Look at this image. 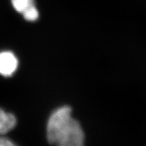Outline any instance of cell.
Returning a JSON list of instances; mask_svg holds the SVG:
<instances>
[{
	"label": "cell",
	"instance_id": "obj_3",
	"mask_svg": "<svg viewBox=\"0 0 146 146\" xmlns=\"http://www.w3.org/2000/svg\"><path fill=\"white\" fill-rule=\"evenodd\" d=\"M16 125V118L14 115L0 109V135H4L10 132Z\"/></svg>",
	"mask_w": 146,
	"mask_h": 146
},
{
	"label": "cell",
	"instance_id": "obj_1",
	"mask_svg": "<svg viewBox=\"0 0 146 146\" xmlns=\"http://www.w3.org/2000/svg\"><path fill=\"white\" fill-rule=\"evenodd\" d=\"M71 114L70 108L65 106L58 108L51 115L47 125V138L49 143L60 146L83 145V131Z\"/></svg>",
	"mask_w": 146,
	"mask_h": 146
},
{
	"label": "cell",
	"instance_id": "obj_5",
	"mask_svg": "<svg viewBox=\"0 0 146 146\" xmlns=\"http://www.w3.org/2000/svg\"><path fill=\"white\" fill-rule=\"evenodd\" d=\"M22 14L25 19L28 21H35L39 17V12L36 8L35 4L29 7Z\"/></svg>",
	"mask_w": 146,
	"mask_h": 146
},
{
	"label": "cell",
	"instance_id": "obj_6",
	"mask_svg": "<svg viewBox=\"0 0 146 146\" xmlns=\"http://www.w3.org/2000/svg\"><path fill=\"white\" fill-rule=\"evenodd\" d=\"M15 145L13 142L8 139L5 137H0V146H13Z\"/></svg>",
	"mask_w": 146,
	"mask_h": 146
},
{
	"label": "cell",
	"instance_id": "obj_2",
	"mask_svg": "<svg viewBox=\"0 0 146 146\" xmlns=\"http://www.w3.org/2000/svg\"><path fill=\"white\" fill-rule=\"evenodd\" d=\"M18 67V60L13 53H0V74L4 76H12Z\"/></svg>",
	"mask_w": 146,
	"mask_h": 146
},
{
	"label": "cell",
	"instance_id": "obj_4",
	"mask_svg": "<svg viewBox=\"0 0 146 146\" xmlns=\"http://www.w3.org/2000/svg\"><path fill=\"white\" fill-rule=\"evenodd\" d=\"M14 8L19 13H23L29 7L35 5L34 0H12Z\"/></svg>",
	"mask_w": 146,
	"mask_h": 146
}]
</instances>
